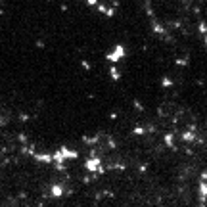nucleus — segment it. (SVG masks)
<instances>
[{"label":"nucleus","mask_w":207,"mask_h":207,"mask_svg":"<svg viewBox=\"0 0 207 207\" xmlns=\"http://www.w3.org/2000/svg\"><path fill=\"white\" fill-rule=\"evenodd\" d=\"M77 157H79V154L75 150H69L67 146H60V150L52 154V161H56V165L63 163L65 159H77Z\"/></svg>","instance_id":"f257e3e1"},{"label":"nucleus","mask_w":207,"mask_h":207,"mask_svg":"<svg viewBox=\"0 0 207 207\" xmlns=\"http://www.w3.org/2000/svg\"><path fill=\"white\" fill-rule=\"evenodd\" d=\"M85 169L88 171V172H104V163H102V159L100 157H88L86 161H85Z\"/></svg>","instance_id":"f03ea898"},{"label":"nucleus","mask_w":207,"mask_h":207,"mask_svg":"<svg viewBox=\"0 0 207 207\" xmlns=\"http://www.w3.org/2000/svg\"><path fill=\"white\" fill-rule=\"evenodd\" d=\"M123 56H125V48H123V46H117L111 54H108V60L109 62H117L119 58H123Z\"/></svg>","instance_id":"7ed1b4c3"},{"label":"nucleus","mask_w":207,"mask_h":207,"mask_svg":"<svg viewBox=\"0 0 207 207\" xmlns=\"http://www.w3.org/2000/svg\"><path fill=\"white\" fill-rule=\"evenodd\" d=\"M50 194L54 196V198H60V196H63V186L62 184H54V186L50 188Z\"/></svg>","instance_id":"20e7f679"},{"label":"nucleus","mask_w":207,"mask_h":207,"mask_svg":"<svg viewBox=\"0 0 207 207\" xmlns=\"http://www.w3.org/2000/svg\"><path fill=\"white\" fill-rule=\"evenodd\" d=\"M37 161H42V163H50L52 161V154H33Z\"/></svg>","instance_id":"39448f33"},{"label":"nucleus","mask_w":207,"mask_h":207,"mask_svg":"<svg viewBox=\"0 0 207 207\" xmlns=\"http://www.w3.org/2000/svg\"><path fill=\"white\" fill-rule=\"evenodd\" d=\"M200 198L205 201L207 200V182L203 180V182H200Z\"/></svg>","instance_id":"423d86ee"},{"label":"nucleus","mask_w":207,"mask_h":207,"mask_svg":"<svg viewBox=\"0 0 207 207\" xmlns=\"http://www.w3.org/2000/svg\"><path fill=\"white\" fill-rule=\"evenodd\" d=\"M182 140H186V142L196 140V134H194V131H190V132H184V134H182Z\"/></svg>","instance_id":"0eeeda50"},{"label":"nucleus","mask_w":207,"mask_h":207,"mask_svg":"<svg viewBox=\"0 0 207 207\" xmlns=\"http://www.w3.org/2000/svg\"><path fill=\"white\" fill-rule=\"evenodd\" d=\"M163 140H165V144H167L169 148H175V140H172V134H165Z\"/></svg>","instance_id":"6e6552de"},{"label":"nucleus","mask_w":207,"mask_h":207,"mask_svg":"<svg viewBox=\"0 0 207 207\" xmlns=\"http://www.w3.org/2000/svg\"><path fill=\"white\" fill-rule=\"evenodd\" d=\"M111 77H113V80H119V71H117V67H111Z\"/></svg>","instance_id":"1a4fd4ad"},{"label":"nucleus","mask_w":207,"mask_h":207,"mask_svg":"<svg viewBox=\"0 0 207 207\" xmlns=\"http://www.w3.org/2000/svg\"><path fill=\"white\" fill-rule=\"evenodd\" d=\"M161 85H163V86H171V85H172V80H171V79H167V77H163Z\"/></svg>","instance_id":"9d476101"},{"label":"nucleus","mask_w":207,"mask_h":207,"mask_svg":"<svg viewBox=\"0 0 207 207\" xmlns=\"http://www.w3.org/2000/svg\"><path fill=\"white\" fill-rule=\"evenodd\" d=\"M146 131L142 129V126H134V134H144Z\"/></svg>","instance_id":"9b49d317"},{"label":"nucleus","mask_w":207,"mask_h":207,"mask_svg":"<svg viewBox=\"0 0 207 207\" xmlns=\"http://www.w3.org/2000/svg\"><path fill=\"white\" fill-rule=\"evenodd\" d=\"M205 44H207V37H205Z\"/></svg>","instance_id":"f8f14e48"}]
</instances>
